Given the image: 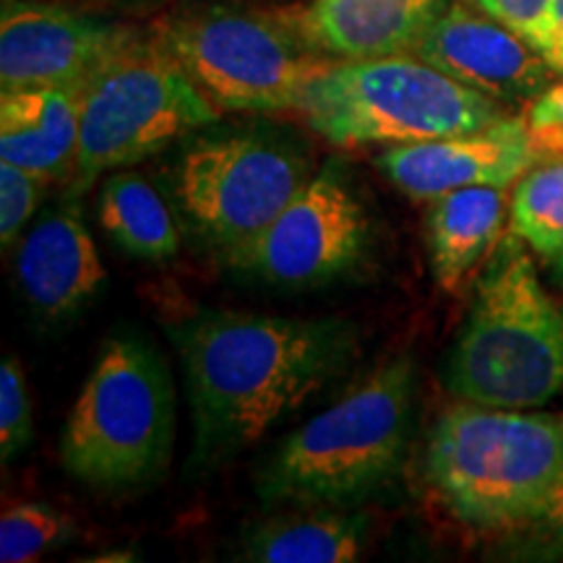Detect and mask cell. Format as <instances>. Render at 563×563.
Segmentation results:
<instances>
[{
    "label": "cell",
    "instance_id": "6da1fadb",
    "mask_svg": "<svg viewBox=\"0 0 563 563\" xmlns=\"http://www.w3.org/2000/svg\"><path fill=\"white\" fill-rule=\"evenodd\" d=\"M191 405L188 470L209 475L347 368L355 329L342 319L196 311L170 327Z\"/></svg>",
    "mask_w": 563,
    "mask_h": 563
},
{
    "label": "cell",
    "instance_id": "7a4b0ae2",
    "mask_svg": "<svg viewBox=\"0 0 563 563\" xmlns=\"http://www.w3.org/2000/svg\"><path fill=\"white\" fill-rule=\"evenodd\" d=\"M446 386L462 402L504 410L543 407L563 391V311L514 232L498 241L477 277Z\"/></svg>",
    "mask_w": 563,
    "mask_h": 563
},
{
    "label": "cell",
    "instance_id": "3957f363",
    "mask_svg": "<svg viewBox=\"0 0 563 563\" xmlns=\"http://www.w3.org/2000/svg\"><path fill=\"white\" fill-rule=\"evenodd\" d=\"M412 394L410 355L378 365L279 443L258 477V496L274 504L347 506L382 490L402 464Z\"/></svg>",
    "mask_w": 563,
    "mask_h": 563
},
{
    "label": "cell",
    "instance_id": "277c9868",
    "mask_svg": "<svg viewBox=\"0 0 563 563\" xmlns=\"http://www.w3.org/2000/svg\"><path fill=\"white\" fill-rule=\"evenodd\" d=\"M563 464V412L464 402L443 412L428 443L426 475L464 527H527Z\"/></svg>",
    "mask_w": 563,
    "mask_h": 563
},
{
    "label": "cell",
    "instance_id": "5b68a950",
    "mask_svg": "<svg viewBox=\"0 0 563 563\" xmlns=\"http://www.w3.org/2000/svg\"><path fill=\"white\" fill-rule=\"evenodd\" d=\"M298 112L340 150L456 136L504 121V104L415 53L334 60L308 84Z\"/></svg>",
    "mask_w": 563,
    "mask_h": 563
},
{
    "label": "cell",
    "instance_id": "8992f818",
    "mask_svg": "<svg viewBox=\"0 0 563 563\" xmlns=\"http://www.w3.org/2000/svg\"><path fill=\"white\" fill-rule=\"evenodd\" d=\"M175 391L165 361L136 336L104 342L60 435V460L95 488H139L165 473Z\"/></svg>",
    "mask_w": 563,
    "mask_h": 563
},
{
    "label": "cell",
    "instance_id": "52a82bcc",
    "mask_svg": "<svg viewBox=\"0 0 563 563\" xmlns=\"http://www.w3.org/2000/svg\"><path fill=\"white\" fill-rule=\"evenodd\" d=\"M220 112L159 32L139 30L84 84L70 188L84 191L102 173L165 152L180 136L217 123Z\"/></svg>",
    "mask_w": 563,
    "mask_h": 563
},
{
    "label": "cell",
    "instance_id": "ba28073f",
    "mask_svg": "<svg viewBox=\"0 0 563 563\" xmlns=\"http://www.w3.org/2000/svg\"><path fill=\"white\" fill-rule=\"evenodd\" d=\"M154 30L220 110H298L308 84L334 63L282 11L220 3L173 13Z\"/></svg>",
    "mask_w": 563,
    "mask_h": 563
},
{
    "label": "cell",
    "instance_id": "9c48e42d",
    "mask_svg": "<svg viewBox=\"0 0 563 563\" xmlns=\"http://www.w3.org/2000/svg\"><path fill=\"white\" fill-rule=\"evenodd\" d=\"M308 180V159L290 141L222 133L183 152L173 191L188 224L228 258L262 235Z\"/></svg>",
    "mask_w": 563,
    "mask_h": 563
},
{
    "label": "cell",
    "instance_id": "30bf717a",
    "mask_svg": "<svg viewBox=\"0 0 563 563\" xmlns=\"http://www.w3.org/2000/svg\"><path fill=\"white\" fill-rule=\"evenodd\" d=\"M368 214L334 167L313 175L282 214L228 262L274 287H319L368 249Z\"/></svg>",
    "mask_w": 563,
    "mask_h": 563
},
{
    "label": "cell",
    "instance_id": "8fae6325",
    "mask_svg": "<svg viewBox=\"0 0 563 563\" xmlns=\"http://www.w3.org/2000/svg\"><path fill=\"white\" fill-rule=\"evenodd\" d=\"M136 26L47 0H3L0 87H58L87 81Z\"/></svg>",
    "mask_w": 563,
    "mask_h": 563
},
{
    "label": "cell",
    "instance_id": "7c38bea8",
    "mask_svg": "<svg viewBox=\"0 0 563 563\" xmlns=\"http://www.w3.org/2000/svg\"><path fill=\"white\" fill-rule=\"evenodd\" d=\"M412 53L464 87L506 104H530L551 87L555 70L477 5L441 3L415 42Z\"/></svg>",
    "mask_w": 563,
    "mask_h": 563
},
{
    "label": "cell",
    "instance_id": "4fadbf2b",
    "mask_svg": "<svg viewBox=\"0 0 563 563\" xmlns=\"http://www.w3.org/2000/svg\"><path fill=\"white\" fill-rule=\"evenodd\" d=\"M540 162L525 118H504L488 129L389 146L378 170L415 201H435L470 186L509 188Z\"/></svg>",
    "mask_w": 563,
    "mask_h": 563
},
{
    "label": "cell",
    "instance_id": "5bb4252c",
    "mask_svg": "<svg viewBox=\"0 0 563 563\" xmlns=\"http://www.w3.org/2000/svg\"><path fill=\"white\" fill-rule=\"evenodd\" d=\"M16 279L26 302L47 319H68L79 313L102 290L108 272L79 203L47 211L21 238Z\"/></svg>",
    "mask_w": 563,
    "mask_h": 563
},
{
    "label": "cell",
    "instance_id": "9a60e30c",
    "mask_svg": "<svg viewBox=\"0 0 563 563\" xmlns=\"http://www.w3.org/2000/svg\"><path fill=\"white\" fill-rule=\"evenodd\" d=\"M441 3L443 0H311L282 13L295 32L327 58L363 60L412 53Z\"/></svg>",
    "mask_w": 563,
    "mask_h": 563
},
{
    "label": "cell",
    "instance_id": "2e32d148",
    "mask_svg": "<svg viewBox=\"0 0 563 563\" xmlns=\"http://www.w3.org/2000/svg\"><path fill=\"white\" fill-rule=\"evenodd\" d=\"M84 84L3 89L0 162H11L47 180L68 178L79 150Z\"/></svg>",
    "mask_w": 563,
    "mask_h": 563
},
{
    "label": "cell",
    "instance_id": "e0dca14e",
    "mask_svg": "<svg viewBox=\"0 0 563 563\" xmlns=\"http://www.w3.org/2000/svg\"><path fill=\"white\" fill-rule=\"evenodd\" d=\"M506 188L470 186L443 194L428 214V251L435 279L456 292L501 241Z\"/></svg>",
    "mask_w": 563,
    "mask_h": 563
},
{
    "label": "cell",
    "instance_id": "ac0fdd59",
    "mask_svg": "<svg viewBox=\"0 0 563 563\" xmlns=\"http://www.w3.org/2000/svg\"><path fill=\"white\" fill-rule=\"evenodd\" d=\"M363 514H290L251 527L243 534L241 559L258 563H350L368 538Z\"/></svg>",
    "mask_w": 563,
    "mask_h": 563
},
{
    "label": "cell",
    "instance_id": "d6986e66",
    "mask_svg": "<svg viewBox=\"0 0 563 563\" xmlns=\"http://www.w3.org/2000/svg\"><path fill=\"white\" fill-rule=\"evenodd\" d=\"M97 217L110 241L144 262H167L180 251L170 207L157 188L136 173L108 178L97 203Z\"/></svg>",
    "mask_w": 563,
    "mask_h": 563
},
{
    "label": "cell",
    "instance_id": "ffe728a7",
    "mask_svg": "<svg viewBox=\"0 0 563 563\" xmlns=\"http://www.w3.org/2000/svg\"><path fill=\"white\" fill-rule=\"evenodd\" d=\"M509 232L545 258L563 251V159H548L517 183Z\"/></svg>",
    "mask_w": 563,
    "mask_h": 563
},
{
    "label": "cell",
    "instance_id": "44dd1931",
    "mask_svg": "<svg viewBox=\"0 0 563 563\" xmlns=\"http://www.w3.org/2000/svg\"><path fill=\"white\" fill-rule=\"evenodd\" d=\"M76 534L66 514L40 501L5 506L0 517V561L26 563L53 548L66 545Z\"/></svg>",
    "mask_w": 563,
    "mask_h": 563
},
{
    "label": "cell",
    "instance_id": "7402d4cb",
    "mask_svg": "<svg viewBox=\"0 0 563 563\" xmlns=\"http://www.w3.org/2000/svg\"><path fill=\"white\" fill-rule=\"evenodd\" d=\"M34 435L32 402L26 391V378L13 355L0 365V456L11 462L30 446Z\"/></svg>",
    "mask_w": 563,
    "mask_h": 563
},
{
    "label": "cell",
    "instance_id": "603a6c76",
    "mask_svg": "<svg viewBox=\"0 0 563 563\" xmlns=\"http://www.w3.org/2000/svg\"><path fill=\"white\" fill-rule=\"evenodd\" d=\"M51 183L53 180L11 162H0V241L5 251L21 241V232L37 211L40 201L45 199Z\"/></svg>",
    "mask_w": 563,
    "mask_h": 563
},
{
    "label": "cell",
    "instance_id": "cb8c5ba5",
    "mask_svg": "<svg viewBox=\"0 0 563 563\" xmlns=\"http://www.w3.org/2000/svg\"><path fill=\"white\" fill-rule=\"evenodd\" d=\"M473 3L543 55L553 0H473Z\"/></svg>",
    "mask_w": 563,
    "mask_h": 563
},
{
    "label": "cell",
    "instance_id": "d4e9b609",
    "mask_svg": "<svg viewBox=\"0 0 563 563\" xmlns=\"http://www.w3.org/2000/svg\"><path fill=\"white\" fill-rule=\"evenodd\" d=\"M525 123L540 162L563 159V79L553 81L527 104Z\"/></svg>",
    "mask_w": 563,
    "mask_h": 563
},
{
    "label": "cell",
    "instance_id": "484cf974",
    "mask_svg": "<svg viewBox=\"0 0 563 563\" xmlns=\"http://www.w3.org/2000/svg\"><path fill=\"white\" fill-rule=\"evenodd\" d=\"M527 527L543 534L545 543L555 551H563V464L551 488H548L543 504H540V509L534 511Z\"/></svg>",
    "mask_w": 563,
    "mask_h": 563
},
{
    "label": "cell",
    "instance_id": "4316f807",
    "mask_svg": "<svg viewBox=\"0 0 563 563\" xmlns=\"http://www.w3.org/2000/svg\"><path fill=\"white\" fill-rule=\"evenodd\" d=\"M543 58L555 74H563V0H553L551 5V24H548Z\"/></svg>",
    "mask_w": 563,
    "mask_h": 563
},
{
    "label": "cell",
    "instance_id": "83f0119b",
    "mask_svg": "<svg viewBox=\"0 0 563 563\" xmlns=\"http://www.w3.org/2000/svg\"><path fill=\"white\" fill-rule=\"evenodd\" d=\"M551 262H553L555 277H559V282H561V287H563V251H561V253H555V256L551 258Z\"/></svg>",
    "mask_w": 563,
    "mask_h": 563
}]
</instances>
